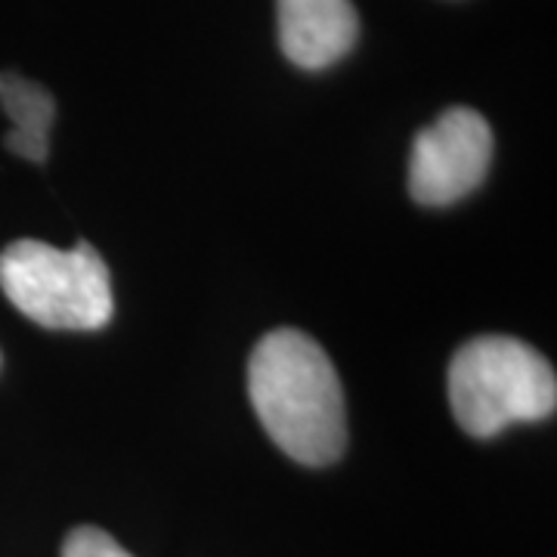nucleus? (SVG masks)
I'll use <instances>...</instances> for the list:
<instances>
[{
    "label": "nucleus",
    "mask_w": 557,
    "mask_h": 557,
    "mask_svg": "<svg viewBox=\"0 0 557 557\" xmlns=\"http://www.w3.org/2000/svg\"><path fill=\"white\" fill-rule=\"evenodd\" d=\"M0 109L13 121L7 149L28 161H44L50 146L47 134L53 124V97L16 72H0Z\"/></svg>",
    "instance_id": "423d86ee"
},
{
    "label": "nucleus",
    "mask_w": 557,
    "mask_h": 557,
    "mask_svg": "<svg viewBox=\"0 0 557 557\" xmlns=\"http://www.w3.org/2000/svg\"><path fill=\"white\" fill-rule=\"evenodd\" d=\"M276 16L282 53L307 72L344 60L359 38L350 0H276Z\"/></svg>",
    "instance_id": "39448f33"
},
{
    "label": "nucleus",
    "mask_w": 557,
    "mask_h": 557,
    "mask_svg": "<svg viewBox=\"0 0 557 557\" xmlns=\"http://www.w3.org/2000/svg\"><path fill=\"white\" fill-rule=\"evenodd\" d=\"M62 557H134L100 527H78L62 542Z\"/></svg>",
    "instance_id": "0eeeda50"
},
{
    "label": "nucleus",
    "mask_w": 557,
    "mask_h": 557,
    "mask_svg": "<svg viewBox=\"0 0 557 557\" xmlns=\"http://www.w3.org/2000/svg\"><path fill=\"white\" fill-rule=\"evenodd\" d=\"M0 288L22 317L44 329L97 332L115 313L112 278L90 242L62 251L20 239L0 255Z\"/></svg>",
    "instance_id": "7ed1b4c3"
},
{
    "label": "nucleus",
    "mask_w": 557,
    "mask_h": 557,
    "mask_svg": "<svg viewBox=\"0 0 557 557\" xmlns=\"http://www.w3.org/2000/svg\"><path fill=\"white\" fill-rule=\"evenodd\" d=\"M493 161V131L474 109H446L412 146L409 193L418 205L443 208L474 193Z\"/></svg>",
    "instance_id": "20e7f679"
},
{
    "label": "nucleus",
    "mask_w": 557,
    "mask_h": 557,
    "mask_svg": "<svg viewBox=\"0 0 557 557\" xmlns=\"http://www.w3.org/2000/svg\"><path fill=\"white\" fill-rule=\"evenodd\" d=\"M248 399L263 431L300 465L322 468L347 446V406L322 344L298 329L263 335L248 359Z\"/></svg>",
    "instance_id": "f257e3e1"
},
{
    "label": "nucleus",
    "mask_w": 557,
    "mask_h": 557,
    "mask_svg": "<svg viewBox=\"0 0 557 557\" xmlns=\"http://www.w3.org/2000/svg\"><path fill=\"white\" fill-rule=\"evenodd\" d=\"M449 406L471 437H496L508 424L555 412V369L527 341L505 335L468 341L449 366Z\"/></svg>",
    "instance_id": "f03ea898"
}]
</instances>
